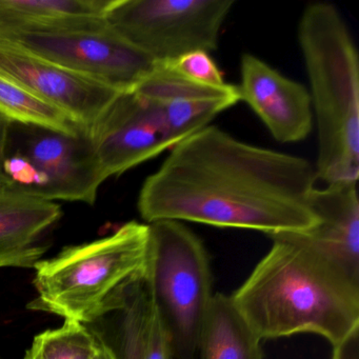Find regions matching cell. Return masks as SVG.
Segmentation results:
<instances>
[{
    "label": "cell",
    "instance_id": "1",
    "mask_svg": "<svg viewBox=\"0 0 359 359\" xmlns=\"http://www.w3.org/2000/svg\"><path fill=\"white\" fill-rule=\"evenodd\" d=\"M316 180L306 159L208 126L170 150L142 184L137 208L148 224L197 222L268 236L302 232L319 222L312 205Z\"/></svg>",
    "mask_w": 359,
    "mask_h": 359
},
{
    "label": "cell",
    "instance_id": "2",
    "mask_svg": "<svg viewBox=\"0 0 359 359\" xmlns=\"http://www.w3.org/2000/svg\"><path fill=\"white\" fill-rule=\"evenodd\" d=\"M269 237L272 247L231 295L256 335L316 334L335 348L359 332V281L293 232Z\"/></svg>",
    "mask_w": 359,
    "mask_h": 359
},
{
    "label": "cell",
    "instance_id": "3",
    "mask_svg": "<svg viewBox=\"0 0 359 359\" xmlns=\"http://www.w3.org/2000/svg\"><path fill=\"white\" fill-rule=\"evenodd\" d=\"M318 135L317 180L359 177V60L346 22L332 4H311L298 25Z\"/></svg>",
    "mask_w": 359,
    "mask_h": 359
},
{
    "label": "cell",
    "instance_id": "4",
    "mask_svg": "<svg viewBox=\"0 0 359 359\" xmlns=\"http://www.w3.org/2000/svg\"><path fill=\"white\" fill-rule=\"evenodd\" d=\"M149 262V224L127 222L109 236L65 248L37 262V296L28 309L94 323L123 308L132 290L146 280Z\"/></svg>",
    "mask_w": 359,
    "mask_h": 359
},
{
    "label": "cell",
    "instance_id": "5",
    "mask_svg": "<svg viewBox=\"0 0 359 359\" xmlns=\"http://www.w3.org/2000/svg\"><path fill=\"white\" fill-rule=\"evenodd\" d=\"M149 224L150 262L147 283L171 334L176 359H195L213 300V275L201 239L186 224L158 220Z\"/></svg>",
    "mask_w": 359,
    "mask_h": 359
},
{
    "label": "cell",
    "instance_id": "6",
    "mask_svg": "<svg viewBox=\"0 0 359 359\" xmlns=\"http://www.w3.org/2000/svg\"><path fill=\"white\" fill-rule=\"evenodd\" d=\"M107 178L89 137L11 123L0 192L93 205Z\"/></svg>",
    "mask_w": 359,
    "mask_h": 359
},
{
    "label": "cell",
    "instance_id": "7",
    "mask_svg": "<svg viewBox=\"0 0 359 359\" xmlns=\"http://www.w3.org/2000/svg\"><path fill=\"white\" fill-rule=\"evenodd\" d=\"M231 0H112L111 29L154 62L194 51H215Z\"/></svg>",
    "mask_w": 359,
    "mask_h": 359
},
{
    "label": "cell",
    "instance_id": "8",
    "mask_svg": "<svg viewBox=\"0 0 359 359\" xmlns=\"http://www.w3.org/2000/svg\"><path fill=\"white\" fill-rule=\"evenodd\" d=\"M0 41L119 92L133 91L155 64L110 26L102 31L22 34Z\"/></svg>",
    "mask_w": 359,
    "mask_h": 359
},
{
    "label": "cell",
    "instance_id": "9",
    "mask_svg": "<svg viewBox=\"0 0 359 359\" xmlns=\"http://www.w3.org/2000/svg\"><path fill=\"white\" fill-rule=\"evenodd\" d=\"M89 137L107 180L173 148L158 104L133 91L117 96Z\"/></svg>",
    "mask_w": 359,
    "mask_h": 359
},
{
    "label": "cell",
    "instance_id": "10",
    "mask_svg": "<svg viewBox=\"0 0 359 359\" xmlns=\"http://www.w3.org/2000/svg\"><path fill=\"white\" fill-rule=\"evenodd\" d=\"M0 76L66 113L89 130L123 92L0 41Z\"/></svg>",
    "mask_w": 359,
    "mask_h": 359
},
{
    "label": "cell",
    "instance_id": "11",
    "mask_svg": "<svg viewBox=\"0 0 359 359\" xmlns=\"http://www.w3.org/2000/svg\"><path fill=\"white\" fill-rule=\"evenodd\" d=\"M241 102H245L283 144L306 140L313 129L314 115L309 90L283 76L253 54L241 57Z\"/></svg>",
    "mask_w": 359,
    "mask_h": 359
},
{
    "label": "cell",
    "instance_id": "12",
    "mask_svg": "<svg viewBox=\"0 0 359 359\" xmlns=\"http://www.w3.org/2000/svg\"><path fill=\"white\" fill-rule=\"evenodd\" d=\"M312 205L319 222L310 230L293 232L306 247L359 281V201L357 182L315 189Z\"/></svg>",
    "mask_w": 359,
    "mask_h": 359
},
{
    "label": "cell",
    "instance_id": "13",
    "mask_svg": "<svg viewBox=\"0 0 359 359\" xmlns=\"http://www.w3.org/2000/svg\"><path fill=\"white\" fill-rule=\"evenodd\" d=\"M112 0H0V39L102 31Z\"/></svg>",
    "mask_w": 359,
    "mask_h": 359
},
{
    "label": "cell",
    "instance_id": "14",
    "mask_svg": "<svg viewBox=\"0 0 359 359\" xmlns=\"http://www.w3.org/2000/svg\"><path fill=\"white\" fill-rule=\"evenodd\" d=\"M62 215L58 203L0 192V268H34L47 251L41 237Z\"/></svg>",
    "mask_w": 359,
    "mask_h": 359
},
{
    "label": "cell",
    "instance_id": "15",
    "mask_svg": "<svg viewBox=\"0 0 359 359\" xmlns=\"http://www.w3.org/2000/svg\"><path fill=\"white\" fill-rule=\"evenodd\" d=\"M262 342L231 296L214 294L199 338L201 359H264Z\"/></svg>",
    "mask_w": 359,
    "mask_h": 359
},
{
    "label": "cell",
    "instance_id": "16",
    "mask_svg": "<svg viewBox=\"0 0 359 359\" xmlns=\"http://www.w3.org/2000/svg\"><path fill=\"white\" fill-rule=\"evenodd\" d=\"M133 92L156 102H226L235 106L241 102L237 86L198 83L180 73L172 62H155L152 70Z\"/></svg>",
    "mask_w": 359,
    "mask_h": 359
},
{
    "label": "cell",
    "instance_id": "17",
    "mask_svg": "<svg viewBox=\"0 0 359 359\" xmlns=\"http://www.w3.org/2000/svg\"><path fill=\"white\" fill-rule=\"evenodd\" d=\"M0 116L11 123L37 126L70 135L88 132L66 113L0 76Z\"/></svg>",
    "mask_w": 359,
    "mask_h": 359
},
{
    "label": "cell",
    "instance_id": "18",
    "mask_svg": "<svg viewBox=\"0 0 359 359\" xmlns=\"http://www.w3.org/2000/svg\"><path fill=\"white\" fill-rule=\"evenodd\" d=\"M100 342V336L87 325L65 320L62 327L35 336L24 359H95Z\"/></svg>",
    "mask_w": 359,
    "mask_h": 359
},
{
    "label": "cell",
    "instance_id": "19",
    "mask_svg": "<svg viewBox=\"0 0 359 359\" xmlns=\"http://www.w3.org/2000/svg\"><path fill=\"white\" fill-rule=\"evenodd\" d=\"M157 104L173 147L208 127L214 117L233 107V104L226 102H169Z\"/></svg>",
    "mask_w": 359,
    "mask_h": 359
},
{
    "label": "cell",
    "instance_id": "20",
    "mask_svg": "<svg viewBox=\"0 0 359 359\" xmlns=\"http://www.w3.org/2000/svg\"><path fill=\"white\" fill-rule=\"evenodd\" d=\"M150 309L148 283L142 281L132 290L121 309L117 359H142L144 332Z\"/></svg>",
    "mask_w": 359,
    "mask_h": 359
},
{
    "label": "cell",
    "instance_id": "21",
    "mask_svg": "<svg viewBox=\"0 0 359 359\" xmlns=\"http://www.w3.org/2000/svg\"><path fill=\"white\" fill-rule=\"evenodd\" d=\"M142 359H175L171 334L155 306L151 294Z\"/></svg>",
    "mask_w": 359,
    "mask_h": 359
},
{
    "label": "cell",
    "instance_id": "22",
    "mask_svg": "<svg viewBox=\"0 0 359 359\" xmlns=\"http://www.w3.org/2000/svg\"><path fill=\"white\" fill-rule=\"evenodd\" d=\"M171 62L180 73L193 81L209 86H224L226 83L222 71L209 52H190Z\"/></svg>",
    "mask_w": 359,
    "mask_h": 359
},
{
    "label": "cell",
    "instance_id": "23",
    "mask_svg": "<svg viewBox=\"0 0 359 359\" xmlns=\"http://www.w3.org/2000/svg\"><path fill=\"white\" fill-rule=\"evenodd\" d=\"M358 334H353L339 346L333 348V359H358Z\"/></svg>",
    "mask_w": 359,
    "mask_h": 359
},
{
    "label": "cell",
    "instance_id": "24",
    "mask_svg": "<svg viewBox=\"0 0 359 359\" xmlns=\"http://www.w3.org/2000/svg\"><path fill=\"white\" fill-rule=\"evenodd\" d=\"M10 126H11V121H8L5 117L0 116V180H1V169H3L4 157H5Z\"/></svg>",
    "mask_w": 359,
    "mask_h": 359
},
{
    "label": "cell",
    "instance_id": "25",
    "mask_svg": "<svg viewBox=\"0 0 359 359\" xmlns=\"http://www.w3.org/2000/svg\"><path fill=\"white\" fill-rule=\"evenodd\" d=\"M95 359H117L116 352L100 337V348Z\"/></svg>",
    "mask_w": 359,
    "mask_h": 359
}]
</instances>
